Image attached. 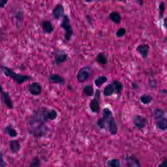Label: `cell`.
I'll use <instances>...</instances> for the list:
<instances>
[{"instance_id":"obj_29","label":"cell","mask_w":167,"mask_h":167,"mask_svg":"<svg viewBox=\"0 0 167 167\" xmlns=\"http://www.w3.org/2000/svg\"><path fill=\"white\" fill-rule=\"evenodd\" d=\"M159 17L160 19H162L165 13V5L163 2H160L159 5Z\"/></svg>"},{"instance_id":"obj_18","label":"cell","mask_w":167,"mask_h":167,"mask_svg":"<svg viewBox=\"0 0 167 167\" xmlns=\"http://www.w3.org/2000/svg\"><path fill=\"white\" fill-rule=\"evenodd\" d=\"M10 147L12 152L14 154L18 153L21 150V145L17 140H12L10 144Z\"/></svg>"},{"instance_id":"obj_7","label":"cell","mask_w":167,"mask_h":167,"mask_svg":"<svg viewBox=\"0 0 167 167\" xmlns=\"http://www.w3.org/2000/svg\"><path fill=\"white\" fill-rule=\"evenodd\" d=\"M148 123L147 119L143 116L137 115L133 118V124L138 129H143L146 127Z\"/></svg>"},{"instance_id":"obj_19","label":"cell","mask_w":167,"mask_h":167,"mask_svg":"<svg viewBox=\"0 0 167 167\" xmlns=\"http://www.w3.org/2000/svg\"><path fill=\"white\" fill-rule=\"evenodd\" d=\"M68 60V55L66 53H60L56 55L55 57V63L56 65L66 61Z\"/></svg>"},{"instance_id":"obj_12","label":"cell","mask_w":167,"mask_h":167,"mask_svg":"<svg viewBox=\"0 0 167 167\" xmlns=\"http://www.w3.org/2000/svg\"><path fill=\"white\" fill-rule=\"evenodd\" d=\"M53 17L56 20H59L63 17L64 14V8L61 4H58L54 7L52 12Z\"/></svg>"},{"instance_id":"obj_5","label":"cell","mask_w":167,"mask_h":167,"mask_svg":"<svg viewBox=\"0 0 167 167\" xmlns=\"http://www.w3.org/2000/svg\"><path fill=\"white\" fill-rule=\"evenodd\" d=\"M100 98L101 92L98 89L96 90L94 98L91 101L89 104L90 108L94 113H98L100 111Z\"/></svg>"},{"instance_id":"obj_8","label":"cell","mask_w":167,"mask_h":167,"mask_svg":"<svg viewBox=\"0 0 167 167\" xmlns=\"http://www.w3.org/2000/svg\"><path fill=\"white\" fill-rule=\"evenodd\" d=\"M28 89L31 94L35 96H38L42 93V87L41 85L38 83H33L30 84Z\"/></svg>"},{"instance_id":"obj_4","label":"cell","mask_w":167,"mask_h":167,"mask_svg":"<svg viewBox=\"0 0 167 167\" xmlns=\"http://www.w3.org/2000/svg\"><path fill=\"white\" fill-rule=\"evenodd\" d=\"M63 20L61 23L60 26L65 31L64 37L67 41H69L73 36L74 31L71 25V20L67 15L63 16Z\"/></svg>"},{"instance_id":"obj_36","label":"cell","mask_w":167,"mask_h":167,"mask_svg":"<svg viewBox=\"0 0 167 167\" xmlns=\"http://www.w3.org/2000/svg\"><path fill=\"white\" fill-rule=\"evenodd\" d=\"M167 159H165L163 162H162L161 163L159 164L158 167H167Z\"/></svg>"},{"instance_id":"obj_28","label":"cell","mask_w":167,"mask_h":167,"mask_svg":"<svg viewBox=\"0 0 167 167\" xmlns=\"http://www.w3.org/2000/svg\"><path fill=\"white\" fill-rule=\"evenodd\" d=\"M108 167H120V162L118 159H111L107 162Z\"/></svg>"},{"instance_id":"obj_38","label":"cell","mask_w":167,"mask_h":167,"mask_svg":"<svg viewBox=\"0 0 167 167\" xmlns=\"http://www.w3.org/2000/svg\"><path fill=\"white\" fill-rule=\"evenodd\" d=\"M0 167H7V163L3 159L2 160L1 164H0Z\"/></svg>"},{"instance_id":"obj_39","label":"cell","mask_w":167,"mask_h":167,"mask_svg":"<svg viewBox=\"0 0 167 167\" xmlns=\"http://www.w3.org/2000/svg\"><path fill=\"white\" fill-rule=\"evenodd\" d=\"M3 91H3V88H2V85L0 84V93H2Z\"/></svg>"},{"instance_id":"obj_23","label":"cell","mask_w":167,"mask_h":167,"mask_svg":"<svg viewBox=\"0 0 167 167\" xmlns=\"http://www.w3.org/2000/svg\"><path fill=\"white\" fill-rule=\"evenodd\" d=\"M83 92L88 97L93 96L94 94V87L92 85H86L83 87Z\"/></svg>"},{"instance_id":"obj_37","label":"cell","mask_w":167,"mask_h":167,"mask_svg":"<svg viewBox=\"0 0 167 167\" xmlns=\"http://www.w3.org/2000/svg\"><path fill=\"white\" fill-rule=\"evenodd\" d=\"M131 84L133 89H139V86L136 83H134V82H132Z\"/></svg>"},{"instance_id":"obj_34","label":"cell","mask_w":167,"mask_h":167,"mask_svg":"<svg viewBox=\"0 0 167 167\" xmlns=\"http://www.w3.org/2000/svg\"><path fill=\"white\" fill-rule=\"evenodd\" d=\"M5 39V32L3 31L0 29V43Z\"/></svg>"},{"instance_id":"obj_14","label":"cell","mask_w":167,"mask_h":167,"mask_svg":"<svg viewBox=\"0 0 167 167\" xmlns=\"http://www.w3.org/2000/svg\"><path fill=\"white\" fill-rule=\"evenodd\" d=\"M41 26L43 31L46 34H51L55 29L53 23L49 20L42 21L41 23Z\"/></svg>"},{"instance_id":"obj_1","label":"cell","mask_w":167,"mask_h":167,"mask_svg":"<svg viewBox=\"0 0 167 167\" xmlns=\"http://www.w3.org/2000/svg\"><path fill=\"white\" fill-rule=\"evenodd\" d=\"M97 125L101 129H104L107 126L109 131L111 135H116L118 132V126L113 116L112 111L108 108L103 109V117L98 121Z\"/></svg>"},{"instance_id":"obj_20","label":"cell","mask_w":167,"mask_h":167,"mask_svg":"<svg viewBox=\"0 0 167 167\" xmlns=\"http://www.w3.org/2000/svg\"><path fill=\"white\" fill-rule=\"evenodd\" d=\"M108 78L105 76H100L96 78L94 81L95 85L98 88L102 87L104 84L107 83Z\"/></svg>"},{"instance_id":"obj_24","label":"cell","mask_w":167,"mask_h":167,"mask_svg":"<svg viewBox=\"0 0 167 167\" xmlns=\"http://www.w3.org/2000/svg\"><path fill=\"white\" fill-rule=\"evenodd\" d=\"M165 112L162 109L157 108L153 111V116L156 120L161 119L165 117Z\"/></svg>"},{"instance_id":"obj_6","label":"cell","mask_w":167,"mask_h":167,"mask_svg":"<svg viewBox=\"0 0 167 167\" xmlns=\"http://www.w3.org/2000/svg\"><path fill=\"white\" fill-rule=\"evenodd\" d=\"M91 69L89 67H84L79 69L77 74V80L79 83H84L90 76Z\"/></svg>"},{"instance_id":"obj_27","label":"cell","mask_w":167,"mask_h":167,"mask_svg":"<svg viewBox=\"0 0 167 167\" xmlns=\"http://www.w3.org/2000/svg\"><path fill=\"white\" fill-rule=\"evenodd\" d=\"M112 83L114 86L115 91H116L117 94H121L123 89V85L121 82L118 80H114L112 81Z\"/></svg>"},{"instance_id":"obj_30","label":"cell","mask_w":167,"mask_h":167,"mask_svg":"<svg viewBox=\"0 0 167 167\" xmlns=\"http://www.w3.org/2000/svg\"><path fill=\"white\" fill-rule=\"evenodd\" d=\"M58 114L57 111L55 109H51L49 110L48 111V118L49 120H55L57 118Z\"/></svg>"},{"instance_id":"obj_21","label":"cell","mask_w":167,"mask_h":167,"mask_svg":"<svg viewBox=\"0 0 167 167\" xmlns=\"http://www.w3.org/2000/svg\"><path fill=\"white\" fill-rule=\"evenodd\" d=\"M156 126L160 130L166 131L167 128V121L166 117L157 120Z\"/></svg>"},{"instance_id":"obj_11","label":"cell","mask_w":167,"mask_h":167,"mask_svg":"<svg viewBox=\"0 0 167 167\" xmlns=\"http://www.w3.org/2000/svg\"><path fill=\"white\" fill-rule=\"evenodd\" d=\"M49 81L51 84L63 85L65 84V80L64 78L57 74H51L48 77Z\"/></svg>"},{"instance_id":"obj_41","label":"cell","mask_w":167,"mask_h":167,"mask_svg":"<svg viewBox=\"0 0 167 167\" xmlns=\"http://www.w3.org/2000/svg\"><path fill=\"white\" fill-rule=\"evenodd\" d=\"M2 159H3V158H2V156H0V164H1V162L2 160Z\"/></svg>"},{"instance_id":"obj_16","label":"cell","mask_w":167,"mask_h":167,"mask_svg":"<svg viewBox=\"0 0 167 167\" xmlns=\"http://www.w3.org/2000/svg\"><path fill=\"white\" fill-rule=\"evenodd\" d=\"M45 127L43 126V125L35 127L34 129H31L30 132H31V134L36 136H43L45 133Z\"/></svg>"},{"instance_id":"obj_9","label":"cell","mask_w":167,"mask_h":167,"mask_svg":"<svg viewBox=\"0 0 167 167\" xmlns=\"http://www.w3.org/2000/svg\"><path fill=\"white\" fill-rule=\"evenodd\" d=\"M136 50L141 55L143 59H147L149 56L150 46L147 44H142L136 47Z\"/></svg>"},{"instance_id":"obj_3","label":"cell","mask_w":167,"mask_h":167,"mask_svg":"<svg viewBox=\"0 0 167 167\" xmlns=\"http://www.w3.org/2000/svg\"><path fill=\"white\" fill-rule=\"evenodd\" d=\"M49 109L45 107H40L33 111V113L29 117L28 122L31 124L40 123L43 124L49 120L48 118Z\"/></svg>"},{"instance_id":"obj_2","label":"cell","mask_w":167,"mask_h":167,"mask_svg":"<svg viewBox=\"0 0 167 167\" xmlns=\"http://www.w3.org/2000/svg\"><path fill=\"white\" fill-rule=\"evenodd\" d=\"M0 68L6 77L11 78V79H12L16 84H22L26 81H30L32 79V78L31 76L17 73L7 67L1 66Z\"/></svg>"},{"instance_id":"obj_31","label":"cell","mask_w":167,"mask_h":167,"mask_svg":"<svg viewBox=\"0 0 167 167\" xmlns=\"http://www.w3.org/2000/svg\"><path fill=\"white\" fill-rule=\"evenodd\" d=\"M28 167H41L39 158L37 157L33 158L30 165Z\"/></svg>"},{"instance_id":"obj_15","label":"cell","mask_w":167,"mask_h":167,"mask_svg":"<svg viewBox=\"0 0 167 167\" xmlns=\"http://www.w3.org/2000/svg\"><path fill=\"white\" fill-rule=\"evenodd\" d=\"M109 17L111 20V21L116 24H120L122 20L121 15L116 11L111 12L109 15Z\"/></svg>"},{"instance_id":"obj_22","label":"cell","mask_w":167,"mask_h":167,"mask_svg":"<svg viewBox=\"0 0 167 167\" xmlns=\"http://www.w3.org/2000/svg\"><path fill=\"white\" fill-rule=\"evenodd\" d=\"M95 61L102 65H105L108 63L107 59L103 53H100L98 54L95 59Z\"/></svg>"},{"instance_id":"obj_10","label":"cell","mask_w":167,"mask_h":167,"mask_svg":"<svg viewBox=\"0 0 167 167\" xmlns=\"http://www.w3.org/2000/svg\"><path fill=\"white\" fill-rule=\"evenodd\" d=\"M125 167H141L139 160L134 156H129L124 159Z\"/></svg>"},{"instance_id":"obj_26","label":"cell","mask_w":167,"mask_h":167,"mask_svg":"<svg viewBox=\"0 0 167 167\" xmlns=\"http://www.w3.org/2000/svg\"><path fill=\"white\" fill-rule=\"evenodd\" d=\"M153 100L152 96L149 94H145L140 97L141 103L144 104H149L151 103Z\"/></svg>"},{"instance_id":"obj_33","label":"cell","mask_w":167,"mask_h":167,"mask_svg":"<svg viewBox=\"0 0 167 167\" xmlns=\"http://www.w3.org/2000/svg\"><path fill=\"white\" fill-rule=\"evenodd\" d=\"M15 17L19 22L23 21V18H24V14H23V12H20V11L18 12L15 15Z\"/></svg>"},{"instance_id":"obj_40","label":"cell","mask_w":167,"mask_h":167,"mask_svg":"<svg viewBox=\"0 0 167 167\" xmlns=\"http://www.w3.org/2000/svg\"><path fill=\"white\" fill-rule=\"evenodd\" d=\"M166 21H167V20L165 18V19H164V26H165V28H166V27H167V26H166V24H167Z\"/></svg>"},{"instance_id":"obj_13","label":"cell","mask_w":167,"mask_h":167,"mask_svg":"<svg viewBox=\"0 0 167 167\" xmlns=\"http://www.w3.org/2000/svg\"><path fill=\"white\" fill-rule=\"evenodd\" d=\"M1 100L2 103L7 106V108L9 109H13L14 107L13 104L11 99V96L9 93L7 92H2L1 93Z\"/></svg>"},{"instance_id":"obj_32","label":"cell","mask_w":167,"mask_h":167,"mask_svg":"<svg viewBox=\"0 0 167 167\" xmlns=\"http://www.w3.org/2000/svg\"><path fill=\"white\" fill-rule=\"evenodd\" d=\"M126 29L124 28H121L118 29L116 32V36L118 38H122L126 33Z\"/></svg>"},{"instance_id":"obj_17","label":"cell","mask_w":167,"mask_h":167,"mask_svg":"<svg viewBox=\"0 0 167 167\" xmlns=\"http://www.w3.org/2000/svg\"><path fill=\"white\" fill-rule=\"evenodd\" d=\"M115 92V89L114 86L112 83H111V84H109L107 85L104 88L103 94L104 96L109 97L113 95Z\"/></svg>"},{"instance_id":"obj_25","label":"cell","mask_w":167,"mask_h":167,"mask_svg":"<svg viewBox=\"0 0 167 167\" xmlns=\"http://www.w3.org/2000/svg\"><path fill=\"white\" fill-rule=\"evenodd\" d=\"M5 131L9 136L12 137L14 138L17 136V132L13 128L12 125H9L6 127Z\"/></svg>"},{"instance_id":"obj_35","label":"cell","mask_w":167,"mask_h":167,"mask_svg":"<svg viewBox=\"0 0 167 167\" xmlns=\"http://www.w3.org/2000/svg\"><path fill=\"white\" fill-rule=\"evenodd\" d=\"M7 2H8L7 0H1L0 1V7L3 8V7H5V6L7 5Z\"/></svg>"}]
</instances>
